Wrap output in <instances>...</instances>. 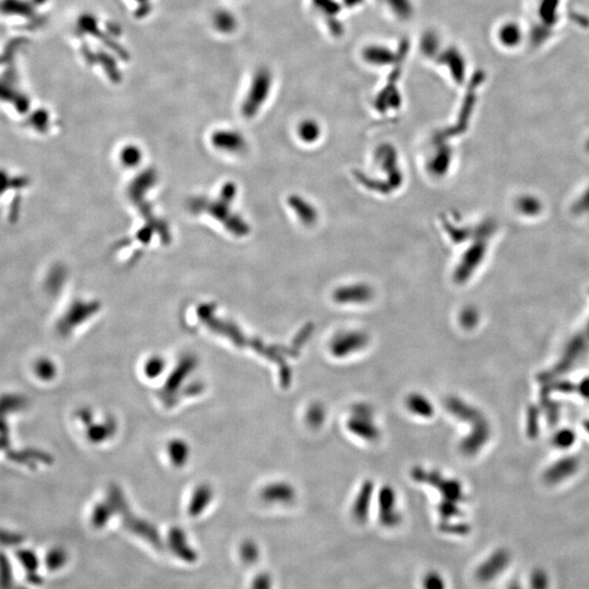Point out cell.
<instances>
[{"label": "cell", "instance_id": "1", "mask_svg": "<svg viewBox=\"0 0 589 589\" xmlns=\"http://www.w3.org/2000/svg\"><path fill=\"white\" fill-rule=\"evenodd\" d=\"M270 84H271V76L264 69H260L253 74L249 90H248L245 105H243L246 115H253L254 110L260 106L261 103L263 102L269 93Z\"/></svg>", "mask_w": 589, "mask_h": 589}, {"label": "cell", "instance_id": "2", "mask_svg": "<svg viewBox=\"0 0 589 589\" xmlns=\"http://www.w3.org/2000/svg\"><path fill=\"white\" fill-rule=\"evenodd\" d=\"M170 545L172 552L175 553L180 560L188 562V563H193L198 560V555L189 546L187 539H186L185 534L181 530L175 528L170 532Z\"/></svg>", "mask_w": 589, "mask_h": 589}, {"label": "cell", "instance_id": "3", "mask_svg": "<svg viewBox=\"0 0 589 589\" xmlns=\"http://www.w3.org/2000/svg\"><path fill=\"white\" fill-rule=\"evenodd\" d=\"M337 299L342 303H365L370 299V287L366 285H352L344 287V290H339L335 294Z\"/></svg>", "mask_w": 589, "mask_h": 589}, {"label": "cell", "instance_id": "4", "mask_svg": "<svg viewBox=\"0 0 589 589\" xmlns=\"http://www.w3.org/2000/svg\"><path fill=\"white\" fill-rule=\"evenodd\" d=\"M521 28L514 22L503 24L499 30L498 37L500 43L506 48H515L521 41Z\"/></svg>", "mask_w": 589, "mask_h": 589}, {"label": "cell", "instance_id": "5", "mask_svg": "<svg viewBox=\"0 0 589 589\" xmlns=\"http://www.w3.org/2000/svg\"><path fill=\"white\" fill-rule=\"evenodd\" d=\"M237 20L232 12L227 10L217 11L213 17V26L222 34H230L235 31Z\"/></svg>", "mask_w": 589, "mask_h": 589}, {"label": "cell", "instance_id": "6", "mask_svg": "<svg viewBox=\"0 0 589 589\" xmlns=\"http://www.w3.org/2000/svg\"><path fill=\"white\" fill-rule=\"evenodd\" d=\"M68 561V555L63 548H54L48 551L45 557V566L50 571H58L63 568Z\"/></svg>", "mask_w": 589, "mask_h": 589}, {"label": "cell", "instance_id": "7", "mask_svg": "<svg viewBox=\"0 0 589 589\" xmlns=\"http://www.w3.org/2000/svg\"><path fill=\"white\" fill-rule=\"evenodd\" d=\"M13 586L14 579L10 561L6 553L0 552V589H13Z\"/></svg>", "mask_w": 589, "mask_h": 589}, {"label": "cell", "instance_id": "8", "mask_svg": "<svg viewBox=\"0 0 589 589\" xmlns=\"http://www.w3.org/2000/svg\"><path fill=\"white\" fill-rule=\"evenodd\" d=\"M17 558H18V561L21 564L22 568L26 570V573H37L39 566V561L34 551L29 550V549H22V550H19L17 552Z\"/></svg>", "mask_w": 589, "mask_h": 589}, {"label": "cell", "instance_id": "9", "mask_svg": "<svg viewBox=\"0 0 589 589\" xmlns=\"http://www.w3.org/2000/svg\"><path fill=\"white\" fill-rule=\"evenodd\" d=\"M240 555H241V560L246 564H253L259 558L258 547L254 542H243L240 548Z\"/></svg>", "mask_w": 589, "mask_h": 589}, {"label": "cell", "instance_id": "10", "mask_svg": "<svg viewBox=\"0 0 589 589\" xmlns=\"http://www.w3.org/2000/svg\"><path fill=\"white\" fill-rule=\"evenodd\" d=\"M319 128L316 123L312 121L303 123L300 126L299 133L300 137L303 138V141L312 142L316 141V139L319 137Z\"/></svg>", "mask_w": 589, "mask_h": 589}, {"label": "cell", "instance_id": "11", "mask_svg": "<svg viewBox=\"0 0 589 589\" xmlns=\"http://www.w3.org/2000/svg\"><path fill=\"white\" fill-rule=\"evenodd\" d=\"M22 540H23V537H22L21 535L8 532V530H0V546L13 547V546L20 545Z\"/></svg>", "mask_w": 589, "mask_h": 589}, {"label": "cell", "instance_id": "12", "mask_svg": "<svg viewBox=\"0 0 589 589\" xmlns=\"http://www.w3.org/2000/svg\"><path fill=\"white\" fill-rule=\"evenodd\" d=\"M54 370H55L54 367L50 365V361H46V360L37 361V366H35L37 376L43 379H50L52 376Z\"/></svg>", "mask_w": 589, "mask_h": 589}, {"label": "cell", "instance_id": "13", "mask_svg": "<svg viewBox=\"0 0 589 589\" xmlns=\"http://www.w3.org/2000/svg\"><path fill=\"white\" fill-rule=\"evenodd\" d=\"M251 589H271V579H270L269 575L266 573L257 575L256 579L253 581L252 588Z\"/></svg>", "mask_w": 589, "mask_h": 589}, {"label": "cell", "instance_id": "14", "mask_svg": "<svg viewBox=\"0 0 589 589\" xmlns=\"http://www.w3.org/2000/svg\"><path fill=\"white\" fill-rule=\"evenodd\" d=\"M129 1H130L132 5L137 6L138 8H140V7H144L146 12H148V11L150 10L149 8L151 7L152 1H153V0H129Z\"/></svg>", "mask_w": 589, "mask_h": 589}, {"label": "cell", "instance_id": "15", "mask_svg": "<svg viewBox=\"0 0 589 589\" xmlns=\"http://www.w3.org/2000/svg\"><path fill=\"white\" fill-rule=\"evenodd\" d=\"M26 579H28L29 583H31V584L33 585H39L42 583V577H41V575H39L37 573L28 574Z\"/></svg>", "mask_w": 589, "mask_h": 589}, {"label": "cell", "instance_id": "16", "mask_svg": "<svg viewBox=\"0 0 589 589\" xmlns=\"http://www.w3.org/2000/svg\"><path fill=\"white\" fill-rule=\"evenodd\" d=\"M17 589H26V587H19V588H17Z\"/></svg>", "mask_w": 589, "mask_h": 589}]
</instances>
